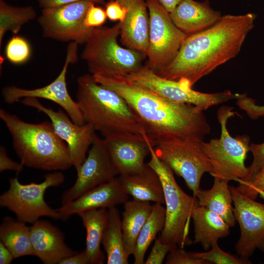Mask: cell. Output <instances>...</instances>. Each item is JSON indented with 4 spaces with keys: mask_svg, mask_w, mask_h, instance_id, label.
<instances>
[{
    "mask_svg": "<svg viewBox=\"0 0 264 264\" xmlns=\"http://www.w3.org/2000/svg\"><path fill=\"white\" fill-rule=\"evenodd\" d=\"M203 142L196 138L180 137L156 141L153 145L157 156L183 178L194 196L200 189L203 175L212 171Z\"/></svg>",
    "mask_w": 264,
    "mask_h": 264,
    "instance_id": "cell-9",
    "label": "cell"
},
{
    "mask_svg": "<svg viewBox=\"0 0 264 264\" xmlns=\"http://www.w3.org/2000/svg\"><path fill=\"white\" fill-rule=\"evenodd\" d=\"M24 166L21 162H17L10 158L7 154L6 148L1 146L0 147V172L11 170L17 173L21 172Z\"/></svg>",
    "mask_w": 264,
    "mask_h": 264,
    "instance_id": "cell-39",
    "label": "cell"
},
{
    "mask_svg": "<svg viewBox=\"0 0 264 264\" xmlns=\"http://www.w3.org/2000/svg\"><path fill=\"white\" fill-rule=\"evenodd\" d=\"M166 264H210L209 263L194 257L192 253L184 248L174 247L169 252L165 261Z\"/></svg>",
    "mask_w": 264,
    "mask_h": 264,
    "instance_id": "cell-34",
    "label": "cell"
},
{
    "mask_svg": "<svg viewBox=\"0 0 264 264\" xmlns=\"http://www.w3.org/2000/svg\"><path fill=\"white\" fill-rule=\"evenodd\" d=\"M146 1L149 14L146 66L159 75L174 59L187 35L176 26L157 0Z\"/></svg>",
    "mask_w": 264,
    "mask_h": 264,
    "instance_id": "cell-10",
    "label": "cell"
},
{
    "mask_svg": "<svg viewBox=\"0 0 264 264\" xmlns=\"http://www.w3.org/2000/svg\"><path fill=\"white\" fill-rule=\"evenodd\" d=\"M95 81L122 96L153 145L180 137L203 140L211 128L200 108L168 101L134 83L125 76L92 75Z\"/></svg>",
    "mask_w": 264,
    "mask_h": 264,
    "instance_id": "cell-2",
    "label": "cell"
},
{
    "mask_svg": "<svg viewBox=\"0 0 264 264\" xmlns=\"http://www.w3.org/2000/svg\"><path fill=\"white\" fill-rule=\"evenodd\" d=\"M183 0H157V1L169 12L174 9Z\"/></svg>",
    "mask_w": 264,
    "mask_h": 264,
    "instance_id": "cell-44",
    "label": "cell"
},
{
    "mask_svg": "<svg viewBox=\"0 0 264 264\" xmlns=\"http://www.w3.org/2000/svg\"><path fill=\"white\" fill-rule=\"evenodd\" d=\"M237 189L243 195L254 200L258 196L257 190L264 191V166L249 182H238Z\"/></svg>",
    "mask_w": 264,
    "mask_h": 264,
    "instance_id": "cell-35",
    "label": "cell"
},
{
    "mask_svg": "<svg viewBox=\"0 0 264 264\" xmlns=\"http://www.w3.org/2000/svg\"><path fill=\"white\" fill-rule=\"evenodd\" d=\"M33 256L44 264H58L76 253L66 243L63 233L44 220H38L30 226Z\"/></svg>",
    "mask_w": 264,
    "mask_h": 264,
    "instance_id": "cell-18",
    "label": "cell"
},
{
    "mask_svg": "<svg viewBox=\"0 0 264 264\" xmlns=\"http://www.w3.org/2000/svg\"><path fill=\"white\" fill-rule=\"evenodd\" d=\"M21 101L24 105L36 109L49 118L56 133L66 143L72 166L77 172L96 136L92 126L87 123L77 125L62 110L55 111L46 107L37 98L27 97Z\"/></svg>",
    "mask_w": 264,
    "mask_h": 264,
    "instance_id": "cell-15",
    "label": "cell"
},
{
    "mask_svg": "<svg viewBox=\"0 0 264 264\" xmlns=\"http://www.w3.org/2000/svg\"><path fill=\"white\" fill-rule=\"evenodd\" d=\"M107 18L112 21L122 22L126 17L127 9L116 0H109L105 5Z\"/></svg>",
    "mask_w": 264,
    "mask_h": 264,
    "instance_id": "cell-38",
    "label": "cell"
},
{
    "mask_svg": "<svg viewBox=\"0 0 264 264\" xmlns=\"http://www.w3.org/2000/svg\"><path fill=\"white\" fill-rule=\"evenodd\" d=\"M76 173L77 176L74 183L61 197L62 205L119 176L104 138L96 135L85 160Z\"/></svg>",
    "mask_w": 264,
    "mask_h": 264,
    "instance_id": "cell-14",
    "label": "cell"
},
{
    "mask_svg": "<svg viewBox=\"0 0 264 264\" xmlns=\"http://www.w3.org/2000/svg\"><path fill=\"white\" fill-rule=\"evenodd\" d=\"M119 177L125 192L133 199L165 204L160 179L156 172L147 163L139 172Z\"/></svg>",
    "mask_w": 264,
    "mask_h": 264,
    "instance_id": "cell-22",
    "label": "cell"
},
{
    "mask_svg": "<svg viewBox=\"0 0 264 264\" xmlns=\"http://www.w3.org/2000/svg\"><path fill=\"white\" fill-rule=\"evenodd\" d=\"M93 2L89 0H82L43 8L38 22L44 37L62 42L85 44L93 28L85 26L84 19Z\"/></svg>",
    "mask_w": 264,
    "mask_h": 264,
    "instance_id": "cell-12",
    "label": "cell"
},
{
    "mask_svg": "<svg viewBox=\"0 0 264 264\" xmlns=\"http://www.w3.org/2000/svg\"><path fill=\"white\" fill-rule=\"evenodd\" d=\"M129 196L118 176L96 186L75 199L62 204L56 210L61 214L62 220H66L71 216L85 211L108 209L124 204L129 200Z\"/></svg>",
    "mask_w": 264,
    "mask_h": 264,
    "instance_id": "cell-17",
    "label": "cell"
},
{
    "mask_svg": "<svg viewBox=\"0 0 264 264\" xmlns=\"http://www.w3.org/2000/svg\"><path fill=\"white\" fill-rule=\"evenodd\" d=\"M0 241L11 252L15 259L33 256L30 226L24 222L5 217L0 226Z\"/></svg>",
    "mask_w": 264,
    "mask_h": 264,
    "instance_id": "cell-28",
    "label": "cell"
},
{
    "mask_svg": "<svg viewBox=\"0 0 264 264\" xmlns=\"http://www.w3.org/2000/svg\"><path fill=\"white\" fill-rule=\"evenodd\" d=\"M104 139L119 176L137 173L145 167V158L150 154L147 136Z\"/></svg>",
    "mask_w": 264,
    "mask_h": 264,
    "instance_id": "cell-19",
    "label": "cell"
},
{
    "mask_svg": "<svg viewBox=\"0 0 264 264\" xmlns=\"http://www.w3.org/2000/svg\"><path fill=\"white\" fill-rule=\"evenodd\" d=\"M194 228L193 243L200 244L205 250L227 237L230 227L219 215L199 205L193 209L191 216Z\"/></svg>",
    "mask_w": 264,
    "mask_h": 264,
    "instance_id": "cell-23",
    "label": "cell"
},
{
    "mask_svg": "<svg viewBox=\"0 0 264 264\" xmlns=\"http://www.w3.org/2000/svg\"><path fill=\"white\" fill-rule=\"evenodd\" d=\"M127 10L121 22L120 38L127 48L146 55L149 45V14L146 0H116Z\"/></svg>",
    "mask_w": 264,
    "mask_h": 264,
    "instance_id": "cell-20",
    "label": "cell"
},
{
    "mask_svg": "<svg viewBox=\"0 0 264 264\" xmlns=\"http://www.w3.org/2000/svg\"><path fill=\"white\" fill-rule=\"evenodd\" d=\"M36 17L35 9L30 6H12L3 0L0 1V46L5 33L11 31L16 34L24 24Z\"/></svg>",
    "mask_w": 264,
    "mask_h": 264,
    "instance_id": "cell-30",
    "label": "cell"
},
{
    "mask_svg": "<svg viewBox=\"0 0 264 264\" xmlns=\"http://www.w3.org/2000/svg\"><path fill=\"white\" fill-rule=\"evenodd\" d=\"M150 159L147 164L159 176L163 189L166 204L165 224L159 238L161 241L180 248L193 243L189 225L192 212L198 204L195 196L186 194L177 183L172 170L156 155L149 140Z\"/></svg>",
    "mask_w": 264,
    "mask_h": 264,
    "instance_id": "cell-6",
    "label": "cell"
},
{
    "mask_svg": "<svg viewBox=\"0 0 264 264\" xmlns=\"http://www.w3.org/2000/svg\"><path fill=\"white\" fill-rule=\"evenodd\" d=\"M0 118L11 135L14 149L24 166L50 171L72 166L68 146L56 133L51 121L28 123L2 108Z\"/></svg>",
    "mask_w": 264,
    "mask_h": 264,
    "instance_id": "cell-4",
    "label": "cell"
},
{
    "mask_svg": "<svg viewBox=\"0 0 264 264\" xmlns=\"http://www.w3.org/2000/svg\"></svg>",
    "mask_w": 264,
    "mask_h": 264,
    "instance_id": "cell-46",
    "label": "cell"
},
{
    "mask_svg": "<svg viewBox=\"0 0 264 264\" xmlns=\"http://www.w3.org/2000/svg\"><path fill=\"white\" fill-rule=\"evenodd\" d=\"M250 152L253 156L251 164L248 168V174L243 179H238V182H250L264 166V142L260 144L251 143Z\"/></svg>",
    "mask_w": 264,
    "mask_h": 264,
    "instance_id": "cell-33",
    "label": "cell"
},
{
    "mask_svg": "<svg viewBox=\"0 0 264 264\" xmlns=\"http://www.w3.org/2000/svg\"><path fill=\"white\" fill-rule=\"evenodd\" d=\"M256 18L250 13L226 15L210 27L188 35L174 59L159 75L192 88L239 54Z\"/></svg>",
    "mask_w": 264,
    "mask_h": 264,
    "instance_id": "cell-1",
    "label": "cell"
},
{
    "mask_svg": "<svg viewBox=\"0 0 264 264\" xmlns=\"http://www.w3.org/2000/svg\"><path fill=\"white\" fill-rule=\"evenodd\" d=\"M59 264H90V261L85 249H84L81 252H76L75 254L63 259L59 262Z\"/></svg>",
    "mask_w": 264,
    "mask_h": 264,
    "instance_id": "cell-41",
    "label": "cell"
},
{
    "mask_svg": "<svg viewBox=\"0 0 264 264\" xmlns=\"http://www.w3.org/2000/svg\"><path fill=\"white\" fill-rule=\"evenodd\" d=\"M152 208L150 202L134 199L124 204L121 226L125 251L129 257L133 254L138 235L150 216Z\"/></svg>",
    "mask_w": 264,
    "mask_h": 264,
    "instance_id": "cell-25",
    "label": "cell"
},
{
    "mask_svg": "<svg viewBox=\"0 0 264 264\" xmlns=\"http://www.w3.org/2000/svg\"><path fill=\"white\" fill-rule=\"evenodd\" d=\"M197 258L203 260L210 264H251L248 258L235 255L222 250L216 243L210 250L203 252H191Z\"/></svg>",
    "mask_w": 264,
    "mask_h": 264,
    "instance_id": "cell-31",
    "label": "cell"
},
{
    "mask_svg": "<svg viewBox=\"0 0 264 264\" xmlns=\"http://www.w3.org/2000/svg\"><path fill=\"white\" fill-rule=\"evenodd\" d=\"M14 259L11 252L0 242V264H10Z\"/></svg>",
    "mask_w": 264,
    "mask_h": 264,
    "instance_id": "cell-43",
    "label": "cell"
},
{
    "mask_svg": "<svg viewBox=\"0 0 264 264\" xmlns=\"http://www.w3.org/2000/svg\"><path fill=\"white\" fill-rule=\"evenodd\" d=\"M65 180L64 175L60 171L46 174L40 183L23 184L17 177L10 178L9 188L0 196V206L8 209L17 220L25 223L33 224L43 217L62 220L56 209L45 202L44 195L48 188L58 187Z\"/></svg>",
    "mask_w": 264,
    "mask_h": 264,
    "instance_id": "cell-8",
    "label": "cell"
},
{
    "mask_svg": "<svg viewBox=\"0 0 264 264\" xmlns=\"http://www.w3.org/2000/svg\"><path fill=\"white\" fill-rule=\"evenodd\" d=\"M233 108L223 106L218 112V119L221 127L219 138L203 142V149L212 166L210 174L214 177L229 181L244 179L248 174L245 165L250 151V139L247 135L232 137L228 131L227 123L235 115Z\"/></svg>",
    "mask_w": 264,
    "mask_h": 264,
    "instance_id": "cell-7",
    "label": "cell"
},
{
    "mask_svg": "<svg viewBox=\"0 0 264 264\" xmlns=\"http://www.w3.org/2000/svg\"><path fill=\"white\" fill-rule=\"evenodd\" d=\"M77 102L86 123L104 139L147 136L146 133L124 99L97 83L92 74L77 80Z\"/></svg>",
    "mask_w": 264,
    "mask_h": 264,
    "instance_id": "cell-3",
    "label": "cell"
},
{
    "mask_svg": "<svg viewBox=\"0 0 264 264\" xmlns=\"http://www.w3.org/2000/svg\"><path fill=\"white\" fill-rule=\"evenodd\" d=\"M120 32V22L111 27L93 28L81 55L91 74L126 76L143 66L146 55L121 46Z\"/></svg>",
    "mask_w": 264,
    "mask_h": 264,
    "instance_id": "cell-5",
    "label": "cell"
},
{
    "mask_svg": "<svg viewBox=\"0 0 264 264\" xmlns=\"http://www.w3.org/2000/svg\"><path fill=\"white\" fill-rule=\"evenodd\" d=\"M212 187L209 190L199 189L195 196L199 205L220 216L230 227L236 223L233 197L228 185L229 181L214 177Z\"/></svg>",
    "mask_w": 264,
    "mask_h": 264,
    "instance_id": "cell-24",
    "label": "cell"
},
{
    "mask_svg": "<svg viewBox=\"0 0 264 264\" xmlns=\"http://www.w3.org/2000/svg\"><path fill=\"white\" fill-rule=\"evenodd\" d=\"M256 194L257 196H260L261 198L264 199V191L263 190H257L256 191Z\"/></svg>",
    "mask_w": 264,
    "mask_h": 264,
    "instance_id": "cell-45",
    "label": "cell"
},
{
    "mask_svg": "<svg viewBox=\"0 0 264 264\" xmlns=\"http://www.w3.org/2000/svg\"><path fill=\"white\" fill-rule=\"evenodd\" d=\"M165 219V208L162 204L154 203L151 213L142 227L136 242L133 254L134 264H144L146 252L156 239L157 234L163 230Z\"/></svg>",
    "mask_w": 264,
    "mask_h": 264,
    "instance_id": "cell-29",
    "label": "cell"
},
{
    "mask_svg": "<svg viewBox=\"0 0 264 264\" xmlns=\"http://www.w3.org/2000/svg\"><path fill=\"white\" fill-rule=\"evenodd\" d=\"M170 244L165 243L161 241L159 237L156 238L151 251L145 261V264H161L163 263L166 256L174 247Z\"/></svg>",
    "mask_w": 264,
    "mask_h": 264,
    "instance_id": "cell-36",
    "label": "cell"
},
{
    "mask_svg": "<svg viewBox=\"0 0 264 264\" xmlns=\"http://www.w3.org/2000/svg\"><path fill=\"white\" fill-rule=\"evenodd\" d=\"M229 187L235 219L240 228L235 247L237 255L249 258L256 249L264 252V204L243 195L236 187Z\"/></svg>",
    "mask_w": 264,
    "mask_h": 264,
    "instance_id": "cell-16",
    "label": "cell"
},
{
    "mask_svg": "<svg viewBox=\"0 0 264 264\" xmlns=\"http://www.w3.org/2000/svg\"><path fill=\"white\" fill-rule=\"evenodd\" d=\"M170 15L176 26L187 35L210 27L221 17L220 12L211 8L208 0H183Z\"/></svg>",
    "mask_w": 264,
    "mask_h": 264,
    "instance_id": "cell-21",
    "label": "cell"
},
{
    "mask_svg": "<svg viewBox=\"0 0 264 264\" xmlns=\"http://www.w3.org/2000/svg\"><path fill=\"white\" fill-rule=\"evenodd\" d=\"M82 0H39L40 5L43 8L53 7L75 2ZM95 3H102L104 0H89Z\"/></svg>",
    "mask_w": 264,
    "mask_h": 264,
    "instance_id": "cell-42",
    "label": "cell"
},
{
    "mask_svg": "<svg viewBox=\"0 0 264 264\" xmlns=\"http://www.w3.org/2000/svg\"><path fill=\"white\" fill-rule=\"evenodd\" d=\"M101 244L106 252L108 264H128L119 211L115 206L108 209V217Z\"/></svg>",
    "mask_w": 264,
    "mask_h": 264,
    "instance_id": "cell-27",
    "label": "cell"
},
{
    "mask_svg": "<svg viewBox=\"0 0 264 264\" xmlns=\"http://www.w3.org/2000/svg\"><path fill=\"white\" fill-rule=\"evenodd\" d=\"M78 45V44L75 42L69 43L62 69L51 83L43 87L34 89H25L15 86L5 87L1 91L4 102L12 104L22 98L27 97L48 100L61 106L76 124H85L86 122L79 105L69 95L66 82L69 65L75 63L77 60Z\"/></svg>",
    "mask_w": 264,
    "mask_h": 264,
    "instance_id": "cell-13",
    "label": "cell"
},
{
    "mask_svg": "<svg viewBox=\"0 0 264 264\" xmlns=\"http://www.w3.org/2000/svg\"><path fill=\"white\" fill-rule=\"evenodd\" d=\"M5 53L6 58L10 62L21 64L26 62L30 58L31 47L24 38L14 36L7 44Z\"/></svg>",
    "mask_w": 264,
    "mask_h": 264,
    "instance_id": "cell-32",
    "label": "cell"
},
{
    "mask_svg": "<svg viewBox=\"0 0 264 264\" xmlns=\"http://www.w3.org/2000/svg\"><path fill=\"white\" fill-rule=\"evenodd\" d=\"M242 109L253 119L264 116V105H258L251 98L245 99L242 104Z\"/></svg>",
    "mask_w": 264,
    "mask_h": 264,
    "instance_id": "cell-40",
    "label": "cell"
},
{
    "mask_svg": "<svg viewBox=\"0 0 264 264\" xmlns=\"http://www.w3.org/2000/svg\"><path fill=\"white\" fill-rule=\"evenodd\" d=\"M107 18L105 10L101 7L96 6L93 2L87 10L84 24L89 28L100 27L105 22Z\"/></svg>",
    "mask_w": 264,
    "mask_h": 264,
    "instance_id": "cell-37",
    "label": "cell"
},
{
    "mask_svg": "<svg viewBox=\"0 0 264 264\" xmlns=\"http://www.w3.org/2000/svg\"><path fill=\"white\" fill-rule=\"evenodd\" d=\"M108 209L99 208L82 212L78 214L86 230V247L85 248L90 264L104 263V255L101 250L102 239L106 225Z\"/></svg>",
    "mask_w": 264,
    "mask_h": 264,
    "instance_id": "cell-26",
    "label": "cell"
},
{
    "mask_svg": "<svg viewBox=\"0 0 264 264\" xmlns=\"http://www.w3.org/2000/svg\"><path fill=\"white\" fill-rule=\"evenodd\" d=\"M137 85L171 102L188 104L204 110L232 99H237L241 94L230 90L208 93L195 90L180 80L163 78L146 65L125 76Z\"/></svg>",
    "mask_w": 264,
    "mask_h": 264,
    "instance_id": "cell-11",
    "label": "cell"
}]
</instances>
